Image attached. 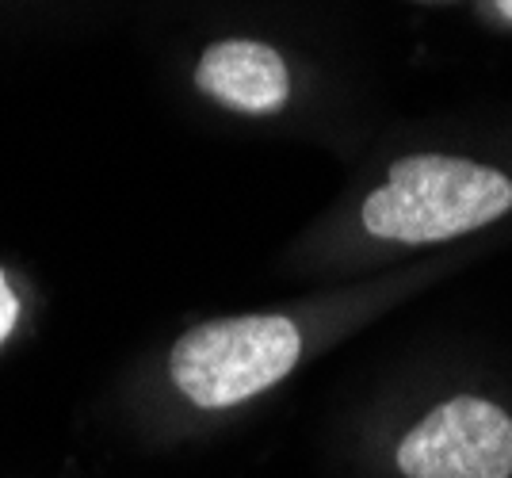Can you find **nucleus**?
<instances>
[{
    "label": "nucleus",
    "instance_id": "nucleus-6",
    "mask_svg": "<svg viewBox=\"0 0 512 478\" xmlns=\"http://www.w3.org/2000/svg\"><path fill=\"white\" fill-rule=\"evenodd\" d=\"M497 12H501L505 20H512V0H497Z\"/></svg>",
    "mask_w": 512,
    "mask_h": 478
},
{
    "label": "nucleus",
    "instance_id": "nucleus-4",
    "mask_svg": "<svg viewBox=\"0 0 512 478\" xmlns=\"http://www.w3.org/2000/svg\"><path fill=\"white\" fill-rule=\"evenodd\" d=\"M195 88L222 108L245 115H276L291 100V73L268 43L226 39L203 50L195 66Z\"/></svg>",
    "mask_w": 512,
    "mask_h": 478
},
{
    "label": "nucleus",
    "instance_id": "nucleus-3",
    "mask_svg": "<svg viewBox=\"0 0 512 478\" xmlns=\"http://www.w3.org/2000/svg\"><path fill=\"white\" fill-rule=\"evenodd\" d=\"M406 478H512V417L486 398L440 402L398 444Z\"/></svg>",
    "mask_w": 512,
    "mask_h": 478
},
{
    "label": "nucleus",
    "instance_id": "nucleus-1",
    "mask_svg": "<svg viewBox=\"0 0 512 478\" xmlns=\"http://www.w3.org/2000/svg\"><path fill=\"white\" fill-rule=\"evenodd\" d=\"M512 211V180L490 165L413 153L390 165L386 184L363 199V230L379 241L432 245L463 238Z\"/></svg>",
    "mask_w": 512,
    "mask_h": 478
},
{
    "label": "nucleus",
    "instance_id": "nucleus-5",
    "mask_svg": "<svg viewBox=\"0 0 512 478\" xmlns=\"http://www.w3.org/2000/svg\"><path fill=\"white\" fill-rule=\"evenodd\" d=\"M16 322H20V295L12 291L8 276L0 272V345L16 333Z\"/></svg>",
    "mask_w": 512,
    "mask_h": 478
},
{
    "label": "nucleus",
    "instance_id": "nucleus-2",
    "mask_svg": "<svg viewBox=\"0 0 512 478\" xmlns=\"http://www.w3.org/2000/svg\"><path fill=\"white\" fill-rule=\"evenodd\" d=\"M302 333L283 314H241L188 329L169 352L176 391L199 410H230L287 379Z\"/></svg>",
    "mask_w": 512,
    "mask_h": 478
}]
</instances>
